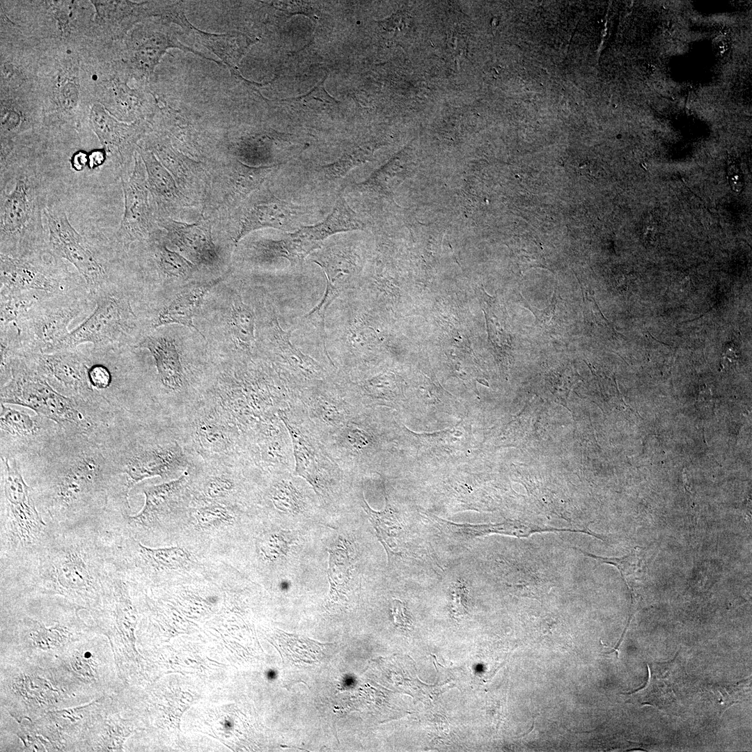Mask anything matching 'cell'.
Listing matches in <instances>:
<instances>
[{
  "label": "cell",
  "instance_id": "1",
  "mask_svg": "<svg viewBox=\"0 0 752 752\" xmlns=\"http://www.w3.org/2000/svg\"><path fill=\"white\" fill-rule=\"evenodd\" d=\"M17 463L38 510L55 528L99 519L124 489L111 448L95 435L59 428L37 453Z\"/></svg>",
  "mask_w": 752,
  "mask_h": 752
},
{
  "label": "cell",
  "instance_id": "2",
  "mask_svg": "<svg viewBox=\"0 0 752 752\" xmlns=\"http://www.w3.org/2000/svg\"><path fill=\"white\" fill-rule=\"evenodd\" d=\"M109 566L100 519L52 526L50 538L24 565L0 578L1 593L58 595L89 606L102 600Z\"/></svg>",
  "mask_w": 752,
  "mask_h": 752
},
{
  "label": "cell",
  "instance_id": "3",
  "mask_svg": "<svg viewBox=\"0 0 752 752\" xmlns=\"http://www.w3.org/2000/svg\"><path fill=\"white\" fill-rule=\"evenodd\" d=\"M0 577L24 565L45 545L52 526L43 519L17 460L1 456Z\"/></svg>",
  "mask_w": 752,
  "mask_h": 752
},
{
  "label": "cell",
  "instance_id": "4",
  "mask_svg": "<svg viewBox=\"0 0 752 752\" xmlns=\"http://www.w3.org/2000/svg\"><path fill=\"white\" fill-rule=\"evenodd\" d=\"M9 371L1 386V402L29 407L69 432L97 435L105 429L93 405L54 389L21 355L12 359Z\"/></svg>",
  "mask_w": 752,
  "mask_h": 752
},
{
  "label": "cell",
  "instance_id": "5",
  "mask_svg": "<svg viewBox=\"0 0 752 752\" xmlns=\"http://www.w3.org/2000/svg\"><path fill=\"white\" fill-rule=\"evenodd\" d=\"M1 175V180H13L12 189H1V254L26 257L47 250L42 215L47 205L38 173L23 166Z\"/></svg>",
  "mask_w": 752,
  "mask_h": 752
},
{
  "label": "cell",
  "instance_id": "6",
  "mask_svg": "<svg viewBox=\"0 0 752 752\" xmlns=\"http://www.w3.org/2000/svg\"><path fill=\"white\" fill-rule=\"evenodd\" d=\"M79 292L54 295L27 319L15 324L20 354L52 353L68 334L70 323L87 310L91 295Z\"/></svg>",
  "mask_w": 752,
  "mask_h": 752
},
{
  "label": "cell",
  "instance_id": "7",
  "mask_svg": "<svg viewBox=\"0 0 752 752\" xmlns=\"http://www.w3.org/2000/svg\"><path fill=\"white\" fill-rule=\"evenodd\" d=\"M96 306L90 316L56 346L55 352L75 350L91 343L96 351L109 350L120 343L134 325V315L127 299L110 288L93 297Z\"/></svg>",
  "mask_w": 752,
  "mask_h": 752
},
{
  "label": "cell",
  "instance_id": "8",
  "mask_svg": "<svg viewBox=\"0 0 752 752\" xmlns=\"http://www.w3.org/2000/svg\"><path fill=\"white\" fill-rule=\"evenodd\" d=\"M0 294L36 290L54 295L78 292L77 281L49 249L26 257L0 256Z\"/></svg>",
  "mask_w": 752,
  "mask_h": 752
},
{
  "label": "cell",
  "instance_id": "9",
  "mask_svg": "<svg viewBox=\"0 0 752 752\" xmlns=\"http://www.w3.org/2000/svg\"><path fill=\"white\" fill-rule=\"evenodd\" d=\"M43 214L50 252L74 265L92 297L109 287V276L102 264L87 240L72 226L63 208L58 204L47 205Z\"/></svg>",
  "mask_w": 752,
  "mask_h": 752
},
{
  "label": "cell",
  "instance_id": "10",
  "mask_svg": "<svg viewBox=\"0 0 752 752\" xmlns=\"http://www.w3.org/2000/svg\"><path fill=\"white\" fill-rule=\"evenodd\" d=\"M120 475L125 476L127 494L139 481L154 476L167 478L182 471L187 462L177 442L131 443L111 445Z\"/></svg>",
  "mask_w": 752,
  "mask_h": 752
},
{
  "label": "cell",
  "instance_id": "11",
  "mask_svg": "<svg viewBox=\"0 0 752 752\" xmlns=\"http://www.w3.org/2000/svg\"><path fill=\"white\" fill-rule=\"evenodd\" d=\"M22 356L31 368L58 392L103 409V401L88 383L86 354L75 349L52 353L22 354Z\"/></svg>",
  "mask_w": 752,
  "mask_h": 752
},
{
  "label": "cell",
  "instance_id": "12",
  "mask_svg": "<svg viewBox=\"0 0 752 752\" xmlns=\"http://www.w3.org/2000/svg\"><path fill=\"white\" fill-rule=\"evenodd\" d=\"M38 414L30 415L1 402V456L19 461L37 453L59 429Z\"/></svg>",
  "mask_w": 752,
  "mask_h": 752
},
{
  "label": "cell",
  "instance_id": "13",
  "mask_svg": "<svg viewBox=\"0 0 752 752\" xmlns=\"http://www.w3.org/2000/svg\"><path fill=\"white\" fill-rule=\"evenodd\" d=\"M310 256L311 260L323 270L326 288L321 301L306 315V318L315 327H323L329 306L352 286L358 267L352 246L345 242V240L322 245Z\"/></svg>",
  "mask_w": 752,
  "mask_h": 752
},
{
  "label": "cell",
  "instance_id": "14",
  "mask_svg": "<svg viewBox=\"0 0 752 752\" xmlns=\"http://www.w3.org/2000/svg\"><path fill=\"white\" fill-rule=\"evenodd\" d=\"M291 438L295 473L304 478L318 494H323L333 483L334 464L324 446L312 434L310 426L298 423L283 411H279Z\"/></svg>",
  "mask_w": 752,
  "mask_h": 752
},
{
  "label": "cell",
  "instance_id": "15",
  "mask_svg": "<svg viewBox=\"0 0 752 752\" xmlns=\"http://www.w3.org/2000/svg\"><path fill=\"white\" fill-rule=\"evenodd\" d=\"M311 214L307 207L281 200L269 191L256 192L244 207L235 244L250 232L263 228L295 232L304 226Z\"/></svg>",
  "mask_w": 752,
  "mask_h": 752
},
{
  "label": "cell",
  "instance_id": "16",
  "mask_svg": "<svg viewBox=\"0 0 752 752\" xmlns=\"http://www.w3.org/2000/svg\"><path fill=\"white\" fill-rule=\"evenodd\" d=\"M134 158L130 177L121 179L124 213L116 237L125 245L150 236L154 224L145 166L139 154Z\"/></svg>",
  "mask_w": 752,
  "mask_h": 752
},
{
  "label": "cell",
  "instance_id": "17",
  "mask_svg": "<svg viewBox=\"0 0 752 752\" xmlns=\"http://www.w3.org/2000/svg\"><path fill=\"white\" fill-rule=\"evenodd\" d=\"M166 15L170 22L180 25L184 31L192 35L198 42L216 54L229 68L233 75L242 79L238 69L239 62L246 50L248 40L239 33L214 34L202 31L187 19L182 10L177 5H171Z\"/></svg>",
  "mask_w": 752,
  "mask_h": 752
},
{
  "label": "cell",
  "instance_id": "18",
  "mask_svg": "<svg viewBox=\"0 0 752 752\" xmlns=\"http://www.w3.org/2000/svg\"><path fill=\"white\" fill-rule=\"evenodd\" d=\"M228 274L207 283L190 285L183 288L168 304L158 313L152 322L157 328L169 324H179L195 329L205 336L194 326L193 318L201 308L206 294L224 281Z\"/></svg>",
  "mask_w": 752,
  "mask_h": 752
},
{
  "label": "cell",
  "instance_id": "19",
  "mask_svg": "<svg viewBox=\"0 0 752 752\" xmlns=\"http://www.w3.org/2000/svg\"><path fill=\"white\" fill-rule=\"evenodd\" d=\"M275 354L287 370L289 377L306 384L322 382L326 371L315 360L303 354L290 341L291 331L281 329L276 319L273 322Z\"/></svg>",
  "mask_w": 752,
  "mask_h": 752
},
{
  "label": "cell",
  "instance_id": "20",
  "mask_svg": "<svg viewBox=\"0 0 752 752\" xmlns=\"http://www.w3.org/2000/svg\"><path fill=\"white\" fill-rule=\"evenodd\" d=\"M675 659L664 663L648 664L646 684L639 689L623 694L631 696L634 703L659 709L672 703L675 699V687L677 679Z\"/></svg>",
  "mask_w": 752,
  "mask_h": 752
},
{
  "label": "cell",
  "instance_id": "21",
  "mask_svg": "<svg viewBox=\"0 0 752 752\" xmlns=\"http://www.w3.org/2000/svg\"><path fill=\"white\" fill-rule=\"evenodd\" d=\"M170 240L197 263L211 264L217 258L210 227L205 223L171 221L166 225Z\"/></svg>",
  "mask_w": 752,
  "mask_h": 752
},
{
  "label": "cell",
  "instance_id": "22",
  "mask_svg": "<svg viewBox=\"0 0 752 752\" xmlns=\"http://www.w3.org/2000/svg\"><path fill=\"white\" fill-rule=\"evenodd\" d=\"M308 395L302 398V402L310 418V426L316 433L321 432L323 428L322 432L327 433L326 436L331 435L349 420L343 395L337 397L317 387Z\"/></svg>",
  "mask_w": 752,
  "mask_h": 752
},
{
  "label": "cell",
  "instance_id": "23",
  "mask_svg": "<svg viewBox=\"0 0 752 752\" xmlns=\"http://www.w3.org/2000/svg\"><path fill=\"white\" fill-rule=\"evenodd\" d=\"M357 228L354 213L343 196L336 202L331 213L322 221L304 226L292 235L316 251L329 237Z\"/></svg>",
  "mask_w": 752,
  "mask_h": 752
},
{
  "label": "cell",
  "instance_id": "24",
  "mask_svg": "<svg viewBox=\"0 0 752 752\" xmlns=\"http://www.w3.org/2000/svg\"><path fill=\"white\" fill-rule=\"evenodd\" d=\"M136 347L148 349L154 358L158 376L166 387L175 390L182 385V368L174 341L169 338L147 336Z\"/></svg>",
  "mask_w": 752,
  "mask_h": 752
},
{
  "label": "cell",
  "instance_id": "25",
  "mask_svg": "<svg viewBox=\"0 0 752 752\" xmlns=\"http://www.w3.org/2000/svg\"><path fill=\"white\" fill-rule=\"evenodd\" d=\"M143 162L149 194L157 204L170 203L180 198L175 181L169 171L150 151L140 150Z\"/></svg>",
  "mask_w": 752,
  "mask_h": 752
},
{
  "label": "cell",
  "instance_id": "26",
  "mask_svg": "<svg viewBox=\"0 0 752 752\" xmlns=\"http://www.w3.org/2000/svg\"><path fill=\"white\" fill-rule=\"evenodd\" d=\"M56 295L36 290L1 294V327L27 319L47 299Z\"/></svg>",
  "mask_w": 752,
  "mask_h": 752
},
{
  "label": "cell",
  "instance_id": "27",
  "mask_svg": "<svg viewBox=\"0 0 752 752\" xmlns=\"http://www.w3.org/2000/svg\"><path fill=\"white\" fill-rule=\"evenodd\" d=\"M275 166L251 167L237 162L228 171V200L240 202L255 191Z\"/></svg>",
  "mask_w": 752,
  "mask_h": 752
},
{
  "label": "cell",
  "instance_id": "28",
  "mask_svg": "<svg viewBox=\"0 0 752 752\" xmlns=\"http://www.w3.org/2000/svg\"><path fill=\"white\" fill-rule=\"evenodd\" d=\"M328 578L330 583L329 600L333 602H345L347 583L353 569L352 558L345 541L340 542L329 549Z\"/></svg>",
  "mask_w": 752,
  "mask_h": 752
},
{
  "label": "cell",
  "instance_id": "29",
  "mask_svg": "<svg viewBox=\"0 0 752 752\" xmlns=\"http://www.w3.org/2000/svg\"><path fill=\"white\" fill-rule=\"evenodd\" d=\"M180 48L191 52L205 58L203 54L180 43L177 38L166 33H154L145 42L139 46L136 53L138 65L144 70L152 71L158 64L160 58L168 48Z\"/></svg>",
  "mask_w": 752,
  "mask_h": 752
},
{
  "label": "cell",
  "instance_id": "30",
  "mask_svg": "<svg viewBox=\"0 0 752 752\" xmlns=\"http://www.w3.org/2000/svg\"><path fill=\"white\" fill-rule=\"evenodd\" d=\"M229 325L236 343L244 350H251L255 340V316L238 295L233 297Z\"/></svg>",
  "mask_w": 752,
  "mask_h": 752
},
{
  "label": "cell",
  "instance_id": "31",
  "mask_svg": "<svg viewBox=\"0 0 752 752\" xmlns=\"http://www.w3.org/2000/svg\"><path fill=\"white\" fill-rule=\"evenodd\" d=\"M448 529L455 533H463L469 535H483L489 533H501L512 536L526 537L531 534L543 532L554 531V528H542L532 524H522L520 522L502 523L495 524H455L444 521Z\"/></svg>",
  "mask_w": 752,
  "mask_h": 752
},
{
  "label": "cell",
  "instance_id": "32",
  "mask_svg": "<svg viewBox=\"0 0 752 752\" xmlns=\"http://www.w3.org/2000/svg\"><path fill=\"white\" fill-rule=\"evenodd\" d=\"M363 501V508L373 523L379 540L383 543L389 554V552L394 553L393 548L395 544L393 542V539L402 531L397 515L389 504L386 497V507L382 511L371 509L364 499Z\"/></svg>",
  "mask_w": 752,
  "mask_h": 752
},
{
  "label": "cell",
  "instance_id": "33",
  "mask_svg": "<svg viewBox=\"0 0 752 752\" xmlns=\"http://www.w3.org/2000/svg\"><path fill=\"white\" fill-rule=\"evenodd\" d=\"M92 120L99 139L110 150H119L132 135L131 128L115 122L102 111H96Z\"/></svg>",
  "mask_w": 752,
  "mask_h": 752
},
{
  "label": "cell",
  "instance_id": "34",
  "mask_svg": "<svg viewBox=\"0 0 752 752\" xmlns=\"http://www.w3.org/2000/svg\"><path fill=\"white\" fill-rule=\"evenodd\" d=\"M157 264L160 270L169 277L187 278L194 270V265L166 245L157 248Z\"/></svg>",
  "mask_w": 752,
  "mask_h": 752
},
{
  "label": "cell",
  "instance_id": "35",
  "mask_svg": "<svg viewBox=\"0 0 752 752\" xmlns=\"http://www.w3.org/2000/svg\"><path fill=\"white\" fill-rule=\"evenodd\" d=\"M272 499L276 508L285 512H299L303 506L301 494L288 481H281L275 485Z\"/></svg>",
  "mask_w": 752,
  "mask_h": 752
},
{
  "label": "cell",
  "instance_id": "36",
  "mask_svg": "<svg viewBox=\"0 0 752 752\" xmlns=\"http://www.w3.org/2000/svg\"><path fill=\"white\" fill-rule=\"evenodd\" d=\"M586 556L592 557L602 563H607L616 566L620 571L623 579L638 571V568L642 562L639 551L620 558L602 557L592 554L584 552Z\"/></svg>",
  "mask_w": 752,
  "mask_h": 752
},
{
  "label": "cell",
  "instance_id": "37",
  "mask_svg": "<svg viewBox=\"0 0 752 752\" xmlns=\"http://www.w3.org/2000/svg\"><path fill=\"white\" fill-rule=\"evenodd\" d=\"M77 89L76 86L68 83L65 84L61 91V102L63 105L67 109L73 108L77 101Z\"/></svg>",
  "mask_w": 752,
  "mask_h": 752
},
{
  "label": "cell",
  "instance_id": "38",
  "mask_svg": "<svg viewBox=\"0 0 752 752\" xmlns=\"http://www.w3.org/2000/svg\"><path fill=\"white\" fill-rule=\"evenodd\" d=\"M729 182L735 191H739L743 187V178L740 170L735 165H730L728 169Z\"/></svg>",
  "mask_w": 752,
  "mask_h": 752
},
{
  "label": "cell",
  "instance_id": "39",
  "mask_svg": "<svg viewBox=\"0 0 752 752\" xmlns=\"http://www.w3.org/2000/svg\"><path fill=\"white\" fill-rule=\"evenodd\" d=\"M86 166H88V157L83 152L74 155L72 159V166L75 171H81Z\"/></svg>",
  "mask_w": 752,
  "mask_h": 752
},
{
  "label": "cell",
  "instance_id": "40",
  "mask_svg": "<svg viewBox=\"0 0 752 752\" xmlns=\"http://www.w3.org/2000/svg\"><path fill=\"white\" fill-rule=\"evenodd\" d=\"M105 160V155L102 151L95 150L88 157V166L93 169L101 166Z\"/></svg>",
  "mask_w": 752,
  "mask_h": 752
},
{
  "label": "cell",
  "instance_id": "41",
  "mask_svg": "<svg viewBox=\"0 0 752 752\" xmlns=\"http://www.w3.org/2000/svg\"><path fill=\"white\" fill-rule=\"evenodd\" d=\"M556 304V301L555 300V295H554V300L552 301L551 304L549 307L546 308L545 310H541V311L546 315L554 316V315L555 313ZM551 319V318H549V317L543 318L538 320V322L540 324V327H542L543 325L547 326L549 324V321Z\"/></svg>",
  "mask_w": 752,
  "mask_h": 752
}]
</instances>
